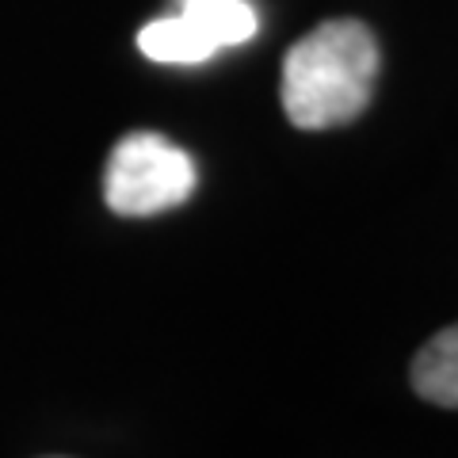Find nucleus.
<instances>
[{
	"label": "nucleus",
	"instance_id": "20e7f679",
	"mask_svg": "<svg viewBox=\"0 0 458 458\" xmlns=\"http://www.w3.org/2000/svg\"><path fill=\"white\" fill-rule=\"evenodd\" d=\"M412 390L439 409H458V325L443 328L412 360Z\"/></svg>",
	"mask_w": 458,
	"mask_h": 458
},
{
	"label": "nucleus",
	"instance_id": "7ed1b4c3",
	"mask_svg": "<svg viewBox=\"0 0 458 458\" xmlns=\"http://www.w3.org/2000/svg\"><path fill=\"white\" fill-rule=\"evenodd\" d=\"M138 47L146 57L165 62V65H195V62H207V57H214L222 50L188 12H176V16L146 23L138 35Z\"/></svg>",
	"mask_w": 458,
	"mask_h": 458
},
{
	"label": "nucleus",
	"instance_id": "39448f33",
	"mask_svg": "<svg viewBox=\"0 0 458 458\" xmlns=\"http://www.w3.org/2000/svg\"><path fill=\"white\" fill-rule=\"evenodd\" d=\"M180 12H188L218 47H241L260 27L249 0H180Z\"/></svg>",
	"mask_w": 458,
	"mask_h": 458
},
{
	"label": "nucleus",
	"instance_id": "f257e3e1",
	"mask_svg": "<svg viewBox=\"0 0 458 458\" xmlns=\"http://www.w3.org/2000/svg\"><path fill=\"white\" fill-rule=\"evenodd\" d=\"M378 77V42L360 20H328L286 50L283 111L298 131L360 119Z\"/></svg>",
	"mask_w": 458,
	"mask_h": 458
},
{
	"label": "nucleus",
	"instance_id": "f03ea898",
	"mask_svg": "<svg viewBox=\"0 0 458 458\" xmlns=\"http://www.w3.org/2000/svg\"><path fill=\"white\" fill-rule=\"evenodd\" d=\"M195 180L199 172L188 149L172 146L161 134L138 131L111 149L104 172V199L123 218H149V214L188 203Z\"/></svg>",
	"mask_w": 458,
	"mask_h": 458
}]
</instances>
